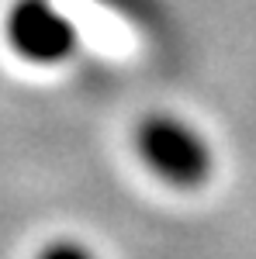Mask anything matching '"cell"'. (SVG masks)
<instances>
[{"mask_svg": "<svg viewBox=\"0 0 256 259\" xmlns=\"http://www.w3.org/2000/svg\"><path fill=\"white\" fill-rule=\"evenodd\" d=\"M132 142L149 177L173 190H197L215 177V145L177 111H149L135 124Z\"/></svg>", "mask_w": 256, "mask_h": 259, "instance_id": "obj_1", "label": "cell"}, {"mask_svg": "<svg viewBox=\"0 0 256 259\" xmlns=\"http://www.w3.org/2000/svg\"><path fill=\"white\" fill-rule=\"evenodd\" d=\"M4 41L21 62L52 69L77 56L80 28L56 0H11L4 11Z\"/></svg>", "mask_w": 256, "mask_h": 259, "instance_id": "obj_2", "label": "cell"}, {"mask_svg": "<svg viewBox=\"0 0 256 259\" xmlns=\"http://www.w3.org/2000/svg\"><path fill=\"white\" fill-rule=\"evenodd\" d=\"M35 259H97V252L87 245V242L73 239V235H59V239H49L42 245Z\"/></svg>", "mask_w": 256, "mask_h": 259, "instance_id": "obj_3", "label": "cell"}]
</instances>
